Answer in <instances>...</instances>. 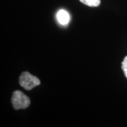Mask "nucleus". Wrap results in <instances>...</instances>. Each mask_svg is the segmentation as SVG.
<instances>
[{"mask_svg":"<svg viewBox=\"0 0 127 127\" xmlns=\"http://www.w3.org/2000/svg\"><path fill=\"white\" fill-rule=\"evenodd\" d=\"M82 4L89 7H98L101 3V0H79Z\"/></svg>","mask_w":127,"mask_h":127,"instance_id":"20e7f679","label":"nucleus"},{"mask_svg":"<svg viewBox=\"0 0 127 127\" xmlns=\"http://www.w3.org/2000/svg\"><path fill=\"white\" fill-rule=\"evenodd\" d=\"M58 22L61 25H66L69 21V15L66 11L61 9L57 14Z\"/></svg>","mask_w":127,"mask_h":127,"instance_id":"7ed1b4c3","label":"nucleus"},{"mask_svg":"<svg viewBox=\"0 0 127 127\" xmlns=\"http://www.w3.org/2000/svg\"><path fill=\"white\" fill-rule=\"evenodd\" d=\"M11 102L15 110L28 108L31 104L29 98L21 91H15L12 94Z\"/></svg>","mask_w":127,"mask_h":127,"instance_id":"f257e3e1","label":"nucleus"},{"mask_svg":"<svg viewBox=\"0 0 127 127\" xmlns=\"http://www.w3.org/2000/svg\"><path fill=\"white\" fill-rule=\"evenodd\" d=\"M19 83L25 90L29 91L39 85L41 81L37 77L31 75L28 72H23L19 78Z\"/></svg>","mask_w":127,"mask_h":127,"instance_id":"f03ea898","label":"nucleus"},{"mask_svg":"<svg viewBox=\"0 0 127 127\" xmlns=\"http://www.w3.org/2000/svg\"><path fill=\"white\" fill-rule=\"evenodd\" d=\"M122 69L124 71V75L127 78V56H126L124 59L123 63H122L121 66Z\"/></svg>","mask_w":127,"mask_h":127,"instance_id":"39448f33","label":"nucleus"}]
</instances>
